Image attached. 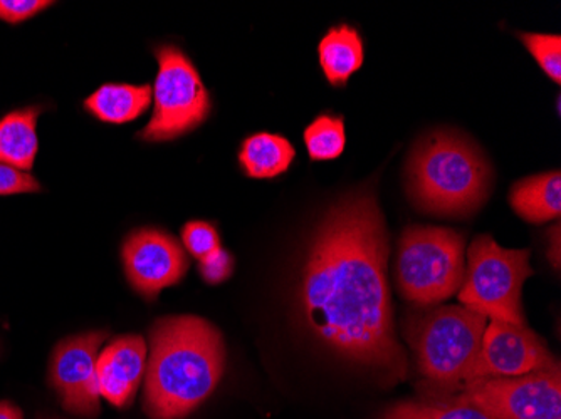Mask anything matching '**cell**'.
Returning a JSON list of instances; mask_svg holds the SVG:
<instances>
[{
    "instance_id": "cell-13",
    "label": "cell",
    "mask_w": 561,
    "mask_h": 419,
    "mask_svg": "<svg viewBox=\"0 0 561 419\" xmlns=\"http://www.w3.org/2000/svg\"><path fill=\"white\" fill-rule=\"evenodd\" d=\"M318 56L331 86H345L353 72L364 66V39L352 25H336L321 39Z\"/></svg>"
},
{
    "instance_id": "cell-22",
    "label": "cell",
    "mask_w": 561,
    "mask_h": 419,
    "mask_svg": "<svg viewBox=\"0 0 561 419\" xmlns=\"http://www.w3.org/2000/svg\"><path fill=\"white\" fill-rule=\"evenodd\" d=\"M234 272V257L222 247L198 260V273L210 286L224 282Z\"/></svg>"
},
{
    "instance_id": "cell-12",
    "label": "cell",
    "mask_w": 561,
    "mask_h": 419,
    "mask_svg": "<svg viewBox=\"0 0 561 419\" xmlns=\"http://www.w3.org/2000/svg\"><path fill=\"white\" fill-rule=\"evenodd\" d=\"M147 371V342L141 336H122L98 354L100 396L118 409L128 408Z\"/></svg>"
},
{
    "instance_id": "cell-9",
    "label": "cell",
    "mask_w": 561,
    "mask_h": 419,
    "mask_svg": "<svg viewBox=\"0 0 561 419\" xmlns=\"http://www.w3.org/2000/svg\"><path fill=\"white\" fill-rule=\"evenodd\" d=\"M545 340L526 326L491 321L482 336L481 351L469 371L468 380L515 377L558 368ZM465 383V384H466Z\"/></svg>"
},
{
    "instance_id": "cell-20",
    "label": "cell",
    "mask_w": 561,
    "mask_h": 419,
    "mask_svg": "<svg viewBox=\"0 0 561 419\" xmlns=\"http://www.w3.org/2000/svg\"><path fill=\"white\" fill-rule=\"evenodd\" d=\"M519 39L525 43L531 53L533 58L537 59L548 78L554 83H561V37L558 34H531L522 33Z\"/></svg>"
},
{
    "instance_id": "cell-4",
    "label": "cell",
    "mask_w": 561,
    "mask_h": 419,
    "mask_svg": "<svg viewBox=\"0 0 561 419\" xmlns=\"http://www.w3.org/2000/svg\"><path fill=\"white\" fill-rule=\"evenodd\" d=\"M486 326V317L465 305H444L419 317L409 333L419 373L449 395L465 386Z\"/></svg>"
},
{
    "instance_id": "cell-5",
    "label": "cell",
    "mask_w": 561,
    "mask_h": 419,
    "mask_svg": "<svg viewBox=\"0 0 561 419\" xmlns=\"http://www.w3.org/2000/svg\"><path fill=\"white\" fill-rule=\"evenodd\" d=\"M462 233L443 226H409L399 242L397 280L407 301L428 307L453 298L465 279Z\"/></svg>"
},
{
    "instance_id": "cell-14",
    "label": "cell",
    "mask_w": 561,
    "mask_h": 419,
    "mask_svg": "<svg viewBox=\"0 0 561 419\" xmlns=\"http://www.w3.org/2000/svg\"><path fill=\"white\" fill-rule=\"evenodd\" d=\"M510 203L522 219L531 223L557 220L561 212V175L554 172L529 176L516 183Z\"/></svg>"
},
{
    "instance_id": "cell-25",
    "label": "cell",
    "mask_w": 561,
    "mask_h": 419,
    "mask_svg": "<svg viewBox=\"0 0 561 419\" xmlns=\"http://www.w3.org/2000/svg\"><path fill=\"white\" fill-rule=\"evenodd\" d=\"M0 419H24L18 406L9 401H0Z\"/></svg>"
},
{
    "instance_id": "cell-3",
    "label": "cell",
    "mask_w": 561,
    "mask_h": 419,
    "mask_svg": "<svg viewBox=\"0 0 561 419\" xmlns=\"http://www.w3.org/2000/svg\"><path fill=\"white\" fill-rule=\"evenodd\" d=\"M409 191L421 210L437 216H469L486 201L491 168L468 138L434 131L419 141L409 160Z\"/></svg>"
},
{
    "instance_id": "cell-2",
    "label": "cell",
    "mask_w": 561,
    "mask_h": 419,
    "mask_svg": "<svg viewBox=\"0 0 561 419\" xmlns=\"http://www.w3.org/2000/svg\"><path fill=\"white\" fill-rule=\"evenodd\" d=\"M226 349L219 330L195 316L163 317L150 330L144 408L151 419H184L222 380Z\"/></svg>"
},
{
    "instance_id": "cell-17",
    "label": "cell",
    "mask_w": 561,
    "mask_h": 419,
    "mask_svg": "<svg viewBox=\"0 0 561 419\" xmlns=\"http://www.w3.org/2000/svg\"><path fill=\"white\" fill-rule=\"evenodd\" d=\"M295 156V147L285 137L257 133L242 143L239 162L249 178L266 179L288 172Z\"/></svg>"
},
{
    "instance_id": "cell-7",
    "label": "cell",
    "mask_w": 561,
    "mask_h": 419,
    "mask_svg": "<svg viewBox=\"0 0 561 419\" xmlns=\"http://www.w3.org/2000/svg\"><path fill=\"white\" fill-rule=\"evenodd\" d=\"M156 56L159 74L151 88L156 109L138 138L145 141H169L206 121L213 104L197 69L179 47H159Z\"/></svg>"
},
{
    "instance_id": "cell-11",
    "label": "cell",
    "mask_w": 561,
    "mask_h": 419,
    "mask_svg": "<svg viewBox=\"0 0 561 419\" xmlns=\"http://www.w3.org/2000/svg\"><path fill=\"white\" fill-rule=\"evenodd\" d=\"M126 277L147 301L184 279L188 260L181 244L160 230L144 229L131 233L123 245Z\"/></svg>"
},
{
    "instance_id": "cell-21",
    "label": "cell",
    "mask_w": 561,
    "mask_h": 419,
    "mask_svg": "<svg viewBox=\"0 0 561 419\" xmlns=\"http://www.w3.org/2000/svg\"><path fill=\"white\" fill-rule=\"evenodd\" d=\"M182 242L188 254L198 260L220 247L219 233L207 222H188L182 229Z\"/></svg>"
},
{
    "instance_id": "cell-24",
    "label": "cell",
    "mask_w": 561,
    "mask_h": 419,
    "mask_svg": "<svg viewBox=\"0 0 561 419\" xmlns=\"http://www.w3.org/2000/svg\"><path fill=\"white\" fill-rule=\"evenodd\" d=\"M53 5L47 0H0V21L19 24Z\"/></svg>"
},
{
    "instance_id": "cell-19",
    "label": "cell",
    "mask_w": 561,
    "mask_h": 419,
    "mask_svg": "<svg viewBox=\"0 0 561 419\" xmlns=\"http://www.w3.org/2000/svg\"><path fill=\"white\" fill-rule=\"evenodd\" d=\"M305 144L313 162L339 159L346 144L345 121L342 116H318L305 129Z\"/></svg>"
},
{
    "instance_id": "cell-23",
    "label": "cell",
    "mask_w": 561,
    "mask_h": 419,
    "mask_svg": "<svg viewBox=\"0 0 561 419\" xmlns=\"http://www.w3.org/2000/svg\"><path fill=\"white\" fill-rule=\"evenodd\" d=\"M41 191L39 182L31 173L21 172L14 166L0 163V195L37 194Z\"/></svg>"
},
{
    "instance_id": "cell-1",
    "label": "cell",
    "mask_w": 561,
    "mask_h": 419,
    "mask_svg": "<svg viewBox=\"0 0 561 419\" xmlns=\"http://www.w3.org/2000/svg\"><path fill=\"white\" fill-rule=\"evenodd\" d=\"M387 255L386 222L375 195L343 198L314 233L302 270L301 307L314 336L336 354L402 380L407 361L393 330Z\"/></svg>"
},
{
    "instance_id": "cell-6",
    "label": "cell",
    "mask_w": 561,
    "mask_h": 419,
    "mask_svg": "<svg viewBox=\"0 0 561 419\" xmlns=\"http://www.w3.org/2000/svg\"><path fill=\"white\" fill-rule=\"evenodd\" d=\"M531 276L529 251L504 248L481 235L469 247L459 301L486 319L525 326L522 292Z\"/></svg>"
},
{
    "instance_id": "cell-18",
    "label": "cell",
    "mask_w": 561,
    "mask_h": 419,
    "mask_svg": "<svg viewBox=\"0 0 561 419\" xmlns=\"http://www.w3.org/2000/svg\"><path fill=\"white\" fill-rule=\"evenodd\" d=\"M381 419H496L454 398L437 401H405L387 409Z\"/></svg>"
},
{
    "instance_id": "cell-15",
    "label": "cell",
    "mask_w": 561,
    "mask_h": 419,
    "mask_svg": "<svg viewBox=\"0 0 561 419\" xmlns=\"http://www.w3.org/2000/svg\"><path fill=\"white\" fill-rule=\"evenodd\" d=\"M151 100L153 90L148 84H103L84 101V108L101 121L122 125L140 118Z\"/></svg>"
},
{
    "instance_id": "cell-8",
    "label": "cell",
    "mask_w": 561,
    "mask_h": 419,
    "mask_svg": "<svg viewBox=\"0 0 561 419\" xmlns=\"http://www.w3.org/2000/svg\"><path fill=\"white\" fill-rule=\"evenodd\" d=\"M450 398L496 419H561L560 365L525 376L469 381L461 395Z\"/></svg>"
},
{
    "instance_id": "cell-16",
    "label": "cell",
    "mask_w": 561,
    "mask_h": 419,
    "mask_svg": "<svg viewBox=\"0 0 561 419\" xmlns=\"http://www.w3.org/2000/svg\"><path fill=\"white\" fill-rule=\"evenodd\" d=\"M39 108L9 113L0 119V163L30 173L37 154Z\"/></svg>"
},
{
    "instance_id": "cell-10",
    "label": "cell",
    "mask_w": 561,
    "mask_h": 419,
    "mask_svg": "<svg viewBox=\"0 0 561 419\" xmlns=\"http://www.w3.org/2000/svg\"><path fill=\"white\" fill-rule=\"evenodd\" d=\"M108 333L80 334L56 346L49 365L50 386L55 387L66 411L78 416L100 415V386L96 361Z\"/></svg>"
}]
</instances>
